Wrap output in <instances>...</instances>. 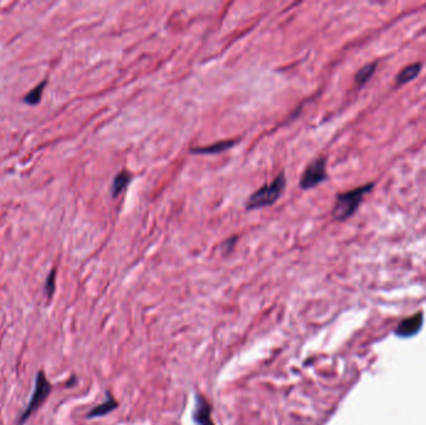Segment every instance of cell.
Segmentation results:
<instances>
[{
  "instance_id": "1",
  "label": "cell",
  "mask_w": 426,
  "mask_h": 425,
  "mask_svg": "<svg viewBox=\"0 0 426 425\" xmlns=\"http://www.w3.org/2000/svg\"><path fill=\"white\" fill-rule=\"evenodd\" d=\"M373 187L374 183L370 182L352 191H348V192L339 193L337 196L334 207H333V217L335 221H345L350 216H353L358 207L360 206L364 196L370 192Z\"/></svg>"
},
{
  "instance_id": "2",
  "label": "cell",
  "mask_w": 426,
  "mask_h": 425,
  "mask_svg": "<svg viewBox=\"0 0 426 425\" xmlns=\"http://www.w3.org/2000/svg\"><path fill=\"white\" fill-rule=\"evenodd\" d=\"M286 185V173L280 172L272 183L262 186V187L258 188L254 193L249 196L248 201L246 203V208L249 211V209H257L260 208V207H267L275 203L278 198L282 196Z\"/></svg>"
},
{
  "instance_id": "3",
  "label": "cell",
  "mask_w": 426,
  "mask_h": 425,
  "mask_svg": "<svg viewBox=\"0 0 426 425\" xmlns=\"http://www.w3.org/2000/svg\"><path fill=\"white\" fill-rule=\"evenodd\" d=\"M51 390H53V384L48 380L45 373L43 370H39L36 373L34 392H33V395L30 398L27 408L20 414L19 419H18V425H24L32 418L33 414H35L43 406V404L45 403V400L50 395Z\"/></svg>"
},
{
  "instance_id": "4",
  "label": "cell",
  "mask_w": 426,
  "mask_h": 425,
  "mask_svg": "<svg viewBox=\"0 0 426 425\" xmlns=\"http://www.w3.org/2000/svg\"><path fill=\"white\" fill-rule=\"evenodd\" d=\"M327 177V160L324 157H319L307 166L306 171L301 177L299 186L302 190H309L324 182Z\"/></svg>"
},
{
  "instance_id": "5",
  "label": "cell",
  "mask_w": 426,
  "mask_h": 425,
  "mask_svg": "<svg viewBox=\"0 0 426 425\" xmlns=\"http://www.w3.org/2000/svg\"><path fill=\"white\" fill-rule=\"evenodd\" d=\"M211 411L212 409H211L210 403L203 396L197 395L195 410H193V421L196 425H214Z\"/></svg>"
},
{
  "instance_id": "6",
  "label": "cell",
  "mask_w": 426,
  "mask_h": 425,
  "mask_svg": "<svg viewBox=\"0 0 426 425\" xmlns=\"http://www.w3.org/2000/svg\"><path fill=\"white\" fill-rule=\"evenodd\" d=\"M234 145H236V141L228 140V141L216 142V144L210 145V146L193 147V149H191V152L196 155H217L223 151H227V150H229L232 146H234Z\"/></svg>"
},
{
  "instance_id": "7",
  "label": "cell",
  "mask_w": 426,
  "mask_h": 425,
  "mask_svg": "<svg viewBox=\"0 0 426 425\" xmlns=\"http://www.w3.org/2000/svg\"><path fill=\"white\" fill-rule=\"evenodd\" d=\"M117 408V401L115 400V399L112 398V396L110 395V394H107V398L106 400L102 401L100 405L95 406V408H92L91 410L87 413L86 418L92 419V418H101V416L107 415L108 413H111L112 410H115V409Z\"/></svg>"
},
{
  "instance_id": "8",
  "label": "cell",
  "mask_w": 426,
  "mask_h": 425,
  "mask_svg": "<svg viewBox=\"0 0 426 425\" xmlns=\"http://www.w3.org/2000/svg\"><path fill=\"white\" fill-rule=\"evenodd\" d=\"M131 173L128 171L123 170L113 178L112 185H111V195L112 197H117L120 193H122L131 182Z\"/></svg>"
},
{
  "instance_id": "9",
  "label": "cell",
  "mask_w": 426,
  "mask_h": 425,
  "mask_svg": "<svg viewBox=\"0 0 426 425\" xmlns=\"http://www.w3.org/2000/svg\"><path fill=\"white\" fill-rule=\"evenodd\" d=\"M420 70H421V64H420V63L411 64V65L404 67V69H402L401 71L397 74L395 81H396L397 85L406 84V82L411 81L412 79H415V77L419 75Z\"/></svg>"
},
{
  "instance_id": "10",
  "label": "cell",
  "mask_w": 426,
  "mask_h": 425,
  "mask_svg": "<svg viewBox=\"0 0 426 425\" xmlns=\"http://www.w3.org/2000/svg\"><path fill=\"white\" fill-rule=\"evenodd\" d=\"M376 65H378L376 63H369V64H366V65H364L363 67H361V69L359 70V71L356 72V75H355L356 84L364 85L365 82H368V80L370 79V77L374 75V72H375Z\"/></svg>"
},
{
  "instance_id": "11",
  "label": "cell",
  "mask_w": 426,
  "mask_h": 425,
  "mask_svg": "<svg viewBox=\"0 0 426 425\" xmlns=\"http://www.w3.org/2000/svg\"><path fill=\"white\" fill-rule=\"evenodd\" d=\"M45 85H46V81L44 80V81L40 82V84H39L34 90H32L29 94L25 95L24 102L28 103V105H36V103H39L41 96H43V91H44Z\"/></svg>"
},
{
  "instance_id": "12",
  "label": "cell",
  "mask_w": 426,
  "mask_h": 425,
  "mask_svg": "<svg viewBox=\"0 0 426 425\" xmlns=\"http://www.w3.org/2000/svg\"><path fill=\"white\" fill-rule=\"evenodd\" d=\"M55 282H56V269H51L50 273H49L48 278H46L45 287H44V293H45L48 300H51L54 293H55Z\"/></svg>"
},
{
  "instance_id": "13",
  "label": "cell",
  "mask_w": 426,
  "mask_h": 425,
  "mask_svg": "<svg viewBox=\"0 0 426 425\" xmlns=\"http://www.w3.org/2000/svg\"><path fill=\"white\" fill-rule=\"evenodd\" d=\"M237 242V237H232L229 238V240H227L226 242L222 245V248H223V252L224 253H229L232 250H233L234 245H236Z\"/></svg>"
}]
</instances>
